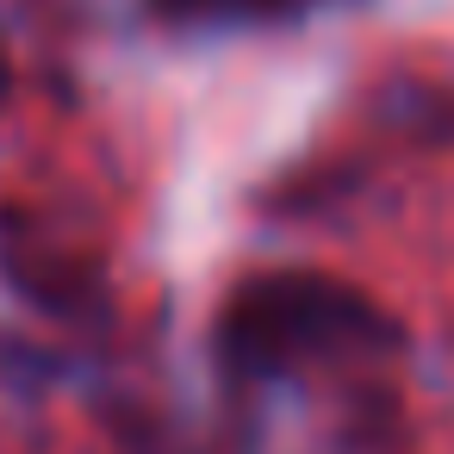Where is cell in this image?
I'll list each match as a JSON object with an SVG mask.
<instances>
[{
    "label": "cell",
    "instance_id": "1",
    "mask_svg": "<svg viewBox=\"0 0 454 454\" xmlns=\"http://www.w3.org/2000/svg\"><path fill=\"white\" fill-rule=\"evenodd\" d=\"M342 0H144V13L168 32H200V38H237V32H286Z\"/></svg>",
    "mask_w": 454,
    "mask_h": 454
},
{
    "label": "cell",
    "instance_id": "2",
    "mask_svg": "<svg viewBox=\"0 0 454 454\" xmlns=\"http://www.w3.org/2000/svg\"><path fill=\"white\" fill-rule=\"evenodd\" d=\"M13 94V57H7V38H0V100Z\"/></svg>",
    "mask_w": 454,
    "mask_h": 454
}]
</instances>
